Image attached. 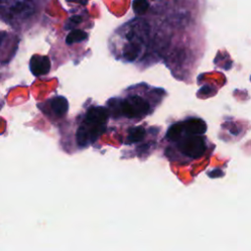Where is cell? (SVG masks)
<instances>
[{
  "label": "cell",
  "instance_id": "obj_1",
  "mask_svg": "<svg viewBox=\"0 0 251 251\" xmlns=\"http://www.w3.org/2000/svg\"><path fill=\"white\" fill-rule=\"evenodd\" d=\"M206 129V123L197 117L172 123L165 134L164 154L167 159L182 166L200 159L207 150Z\"/></svg>",
  "mask_w": 251,
  "mask_h": 251
},
{
  "label": "cell",
  "instance_id": "obj_2",
  "mask_svg": "<svg viewBox=\"0 0 251 251\" xmlns=\"http://www.w3.org/2000/svg\"><path fill=\"white\" fill-rule=\"evenodd\" d=\"M110 113L107 107L90 106L77 117L72 126V136L76 150H82L94 144L106 131Z\"/></svg>",
  "mask_w": 251,
  "mask_h": 251
},
{
  "label": "cell",
  "instance_id": "obj_3",
  "mask_svg": "<svg viewBox=\"0 0 251 251\" xmlns=\"http://www.w3.org/2000/svg\"><path fill=\"white\" fill-rule=\"evenodd\" d=\"M107 108L112 120L128 124L138 123L154 110L149 100L139 94H128L124 98H111L107 102Z\"/></svg>",
  "mask_w": 251,
  "mask_h": 251
},
{
  "label": "cell",
  "instance_id": "obj_4",
  "mask_svg": "<svg viewBox=\"0 0 251 251\" xmlns=\"http://www.w3.org/2000/svg\"><path fill=\"white\" fill-rule=\"evenodd\" d=\"M159 129L155 126L147 127L146 126H130L126 128L124 144L127 147L134 146L131 151L133 156L142 158V154L148 156L156 146Z\"/></svg>",
  "mask_w": 251,
  "mask_h": 251
},
{
  "label": "cell",
  "instance_id": "obj_5",
  "mask_svg": "<svg viewBox=\"0 0 251 251\" xmlns=\"http://www.w3.org/2000/svg\"><path fill=\"white\" fill-rule=\"evenodd\" d=\"M3 14L7 20L16 18H25L32 14L33 3L31 0H1Z\"/></svg>",
  "mask_w": 251,
  "mask_h": 251
},
{
  "label": "cell",
  "instance_id": "obj_6",
  "mask_svg": "<svg viewBox=\"0 0 251 251\" xmlns=\"http://www.w3.org/2000/svg\"><path fill=\"white\" fill-rule=\"evenodd\" d=\"M29 69L35 76L47 75L51 69L49 57L45 55H33L29 61Z\"/></svg>",
  "mask_w": 251,
  "mask_h": 251
},
{
  "label": "cell",
  "instance_id": "obj_7",
  "mask_svg": "<svg viewBox=\"0 0 251 251\" xmlns=\"http://www.w3.org/2000/svg\"><path fill=\"white\" fill-rule=\"evenodd\" d=\"M49 108H50V114L48 117L53 120H59L63 118L69 109V103L68 100L63 96H56L52 98L49 102Z\"/></svg>",
  "mask_w": 251,
  "mask_h": 251
},
{
  "label": "cell",
  "instance_id": "obj_8",
  "mask_svg": "<svg viewBox=\"0 0 251 251\" xmlns=\"http://www.w3.org/2000/svg\"><path fill=\"white\" fill-rule=\"evenodd\" d=\"M139 52H140V45L136 42H131L126 46L124 56L126 60L133 61L137 58Z\"/></svg>",
  "mask_w": 251,
  "mask_h": 251
},
{
  "label": "cell",
  "instance_id": "obj_9",
  "mask_svg": "<svg viewBox=\"0 0 251 251\" xmlns=\"http://www.w3.org/2000/svg\"><path fill=\"white\" fill-rule=\"evenodd\" d=\"M87 37V33L80 29H74L72 30L66 37V43L71 45L74 43L81 42Z\"/></svg>",
  "mask_w": 251,
  "mask_h": 251
},
{
  "label": "cell",
  "instance_id": "obj_10",
  "mask_svg": "<svg viewBox=\"0 0 251 251\" xmlns=\"http://www.w3.org/2000/svg\"><path fill=\"white\" fill-rule=\"evenodd\" d=\"M133 12L136 15H143L149 8V3L146 0H133L132 2Z\"/></svg>",
  "mask_w": 251,
  "mask_h": 251
},
{
  "label": "cell",
  "instance_id": "obj_11",
  "mask_svg": "<svg viewBox=\"0 0 251 251\" xmlns=\"http://www.w3.org/2000/svg\"><path fill=\"white\" fill-rule=\"evenodd\" d=\"M81 21H82V19H81L80 16H73V17L70 19V22H72V23L75 24V25L81 23Z\"/></svg>",
  "mask_w": 251,
  "mask_h": 251
},
{
  "label": "cell",
  "instance_id": "obj_12",
  "mask_svg": "<svg viewBox=\"0 0 251 251\" xmlns=\"http://www.w3.org/2000/svg\"><path fill=\"white\" fill-rule=\"evenodd\" d=\"M68 2H74V3H78L80 5H86L87 0H67Z\"/></svg>",
  "mask_w": 251,
  "mask_h": 251
}]
</instances>
